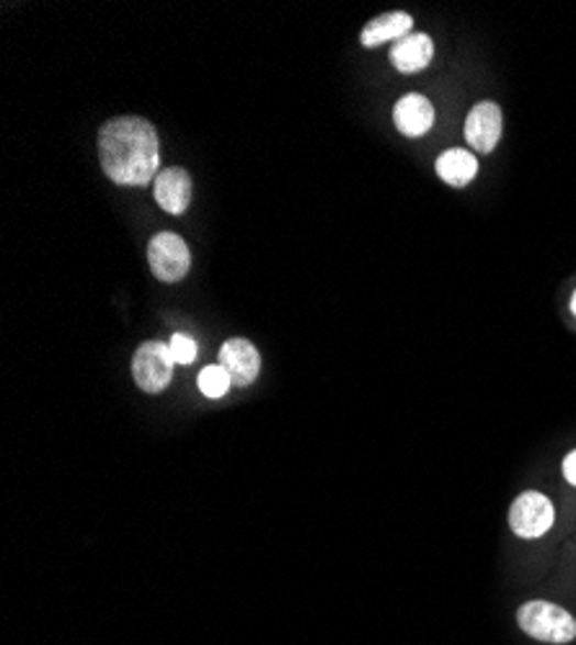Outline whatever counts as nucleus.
<instances>
[{"label": "nucleus", "mask_w": 576, "mask_h": 645, "mask_svg": "<svg viewBox=\"0 0 576 645\" xmlns=\"http://www.w3.org/2000/svg\"><path fill=\"white\" fill-rule=\"evenodd\" d=\"M103 174L120 187H147L160 174L158 132L143 116H114L99 130Z\"/></svg>", "instance_id": "nucleus-1"}, {"label": "nucleus", "mask_w": 576, "mask_h": 645, "mask_svg": "<svg viewBox=\"0 0 576 645\" xmlns=\"http://www.w3.org/2000/svg\"><path fill=\"white\" fill-rule=\"evenodd\" d=\"M517 622L530 637L545 643H568L576 637V620L564 607L551 602H528L517 612Z\"/></svg>", "instance_id": "nucleus-2"}, {"label": "nucleus", "mask_w": 576, "mask_h": 645, "mask_svg": "<svg viewBox=\"0 0 576 645\" xmlns=\"http://www.w3.org/2000/svg\"><path fill=\"white\" fill-rule=\"evenodd\" d=\"M174 357L168 344L160 341H145L132 357V377H135L137 388L145 392H160L171 385L174 377Z\"/></svg>", "instance_id": "nucleus-3"}, {"label": "nucleus", "mask_w": 576, "mask_h": 645, "mask_svg": "<svg viewBox=\"0 0 576 645\" xmlns=\"http://www.w3.org/2000/svg\"><path fill=\"white\" fill-rule=\"evenodd\" d=\"M147 264H151L155 279L174 285V281H181L189 274V246L176 233L153 235L151 246H147Z\"/></svg>", "instance_id": "nucleus-4"}, {"label": "nucleus", "mask_w": 576, "mask_h": 645, "mask_svg": "<svg viewBox=\"0 0 576 645\" xmlns=\"http://www.w3.org/2000/svg\"><path fill=\"white\" fill-rule=\"evenodd\" d=\"M553 522H556V509L538 491H525L522 496H517L512 509H509V526H512L517 537H543L553 526Z\"/></svg>", "instance_id": "nucleus-5"}, {"label": "nucleus", "mask_w": 576, "mask_h": 645, "mask_svg": "<svg viewBox=\"0 0 576 645\" xmlns=\"http://www.w3.org/2000/svg\"><path fill=\"white\" fill-rule=\"evenodd\" d=\"M501 109L494 101H481L465 116V140L476 153H491L501 140Z\"/></svg>", "instance_id": "nucleus-6"}, {"label": "nucleus", "mask_w": 576, "mask_h": 645, "mask_svg": "<svg viewBox=\"0 0 576 645\" xmlns=\"http://www.w3.org/2000/svg\"><path fill=\"white\" fill-rule=\"evenodd\" d=\"M220 365L231 375L233 385L246 388L258 377L262 357H258L256 346L248 338H228L223 348H220Z\"/></svg>", "instance_id": "nucleus-7"}, {"label": "nucleus", "mask_w": 576, "mask_h": 645, "mask_svg": "<svg viewBox=\"0 0 576 645\" xmlns=\"http://www.w3.org/2000/svg\"><path fill=\"white\" fill-rule=\"evenodd\" d=\"M155 202L168 214H184L191 204V176L184 168H164L153 181Z\"/></svg>", "instance_id": "nucleus-8"}, {"label": "nucleus", "mask_w": 576, "mask_h": 645, "mask_svg": "<svg viewBox=\"0 0 576 645\" xmlns=\"http://www.w3.org/2000/svg\"><path fill=\"white\" fill-rule=\"evenodd\" d=\"M394 122L401 135L422 137L434 124V107L422 93H406L394 107Z\"/></svg>", "instance_id": "nucleus-9"}, {"label": "nucleus", "mask_w": 576, "mask_h": 645, "mask_svg": "<svg viewBox=\"0 0 576 645\" xmlns=\"http://www.w3.org/2000/svg\"><path fill=\"white\" fill-rule=\"evenodd\" d=\"M434 57V42L430 34H409L406 40L396 42L390 49V60H394L396 70L409 76V73L424 70Z\"/></svg>", "instance_id": "nucleus-10"}, {"label": "nucleus", "mask_w": 576, "mask_h": 645, "mask_svg": "<svg viewBox=\"0 0 576 645\" xmlns=\"http://www.w3.org/2000/svg\"><path fill=\"white\" fill-rule=\"evenodd\" d=\"M413 19L406 11H390L383 16L373 19L370 24H365L359 34V42L365 47H380L386 42H401L411 34Z\"/></svg>", "instance_id": "nucleus-11"}, {"label": "nucleus", "mask_w": 576, "mask_h": 645, "mask_svg": "<svg viewBox=\"0 0 576 645\" xmlns=\"http://www.w3.org/2000/svg\"><path fill=\"white\" fill-rule=\"evenodd\" d=\"M434 170H437L440 179L450 184V187L461 189L476 179L478 160L474 153L463 151V147H453V151H445L440 155L437 163H434Z\"/></svg>", "instance_id": "nucleus-12"}, {"label": "nucleus", "mask_w": 576, "mask_h": 645, "mask_svg": "<svg viewBox=\"0 0 576 645\" xmlns=\"http://www.w3.org/2000/svg\"><path fill=\"white\" fill-rule=\"evenodd\" d=\"M231 375L225 372L223 365H210L199 372V390L204 392L207 398H223L228 390H231Z\"/></svg>", "instance_id": "nucleus-13"}, {"label": "nucleus", "mask_w": 576, "mask_h": 645, "mask_svg": "<svg viewBox=\"0 0 576 645\" xmlns=\"http://www.w3.org/2000/svg\"><path fill=\"white\" fill-rule=\"evenodd\" d=\"M168 348H171L176 365H191L197 359V341L187 336V333H174L171 341H168Z\"/></svg>", "instance_id": "nucleus-14"}, {"label": "nucleus", "mask_w": 576, "mask_h": 645, "mask_svg": "<svg viewBox=\"0 0 576 645\" xmlns=\"http://www.w3.org/2000/svg\"><path fill=\"white\" fill-rule=\"evenodd\" d=\"M564 478L572 486H576V449L568 452V455L564 457Z\"/></svg>", "instance_id": "nucleus-15"}, {"label": "nucleus", "mask_w": 576, "mask_h": 645, "mask_svg": "<svg viewBox=\"0 0 576 645\" xmlns=\"http://www.w3.org/2000/svg\"><path fill=\"white\" fill-rule=\"evenodd\" d=\"M572 310H574V315H576V292H574V300H572Z\"/></svg>", "instance_id": "nucleus-16"}]
</instances>
